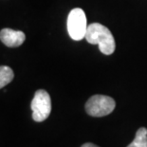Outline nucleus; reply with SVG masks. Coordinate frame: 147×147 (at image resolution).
Listing matches in <instances>:
<instances>
[{"label":"nucleus","instance_id":"obj_1","mask_svg":"<svg viewBox=\"0 0 147 147\" xmlns=\"http://www.w3.org/2000/svg\"><path fill=\"white\" fill-rule=\"evenodd\" d=\"M86 39L89 44L99 45L100 51L105 55H111L115 51L116 43L113 35L108 28L100 23L88 25Z\"/></svg>","mask_w":147,"mask_h":147},{"label":"nucleus","instance_id":"obj_2","mask_svg":"<svg viewBox=\"0 0 147 147\" xmlns=\"http://www.w3.org/2000/svg\"><path fill=\"white\" fill-rule=\"evenodd\" d=\"M87 27L88 25L84 11L80 8L73 9L67 17V32L71 39L80 41L86 38Z\"/></svg>","mask_w":147,"mask_h":147},{"label":"nucleus","instance_id":"obj_3","mask_svg":"<svg viewBox=\"0 0 147 147\" xmlns=\"http://www.w3.org/2000/svg\"><path fill=\"white\" fill-rule=\"evenodd\" d=\"M116 102L111 97L105 95H94L90 97L86 104V113L92 117H105L112 113Z\"/></svg>","mask_w":147,"mask_h":147},{"label":"nucleus","instance_id":"obj_4","mask_svg":"<svg viewBox=\"0 0 147 147\" xmlns=\"http://www.w3.org/2000/svg\"><path fill=\"white\" fill-rule=\"evenodd\" d=\"M32 110V119L37 123H41L49 118L51 112V96L46 90L39 89L34 94L30 105Z\"/></svg>","mask_w":147,"mask_h":147},{"label":"nucleus","instance_id":"obj_5","mask_svg":"<svg viewBox=\"0 0 147 147\" xmlns=\"http://www.w3.org/2000/svg\"><path fill=\"white\" fill-rule=\"evenodd\" d=\"M0 40L9 48H17L25 42L26 35L21 30H14L6 28L0 32Z\"/></svg>","mask_w":147,"mask_h":147},{"label":"nucleus","instance_id":"obj_6","mask_svg":"<svg viewBox=\"0 0 147 147\" xmlns=\"http://www.w3.org/2000/svg\"><path fill=\"white\" fill-rule=\"evenodd\" d=\"M127 147H147V128H139L135 139Z\"/></svg>","mask_w":147,"mask_h":147},{"label":"nucleus","instance_id":"obj_7","mask_svg":"<svg viewBox=\"0 0 147 147\" xmlns=\"http://www.w3.org/2000/svg\"><path fill=\"white\" fill-rule=\"evenodd\" d=\"M14 77V73L10 67L0 65V89L10 84Z\"/></svg>","mask_w":147,"mask_h":147},{"label":"nucleus","instance_id":"obj_8","mask_svg":"<svg viewBox=\"0 0 147 147\" xmlns=\"http://www.w3.org/2000/svg\"><path fill=\"white\" fill-rule=\"evenodd\" d=\"M81 147H99V146H97L96 144H94V143L87 142V143H84V144H83Z\"/></svg>","mask_w":147,"mask_h":147}]
</instances>
